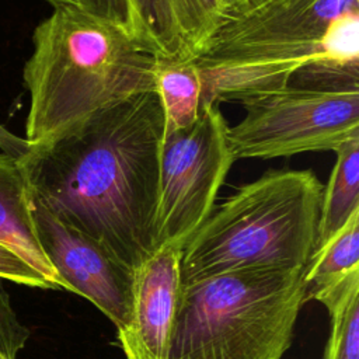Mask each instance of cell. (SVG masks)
<instances>
[{"label":"cell","mask_w":359,"mask_h":359,"mask_svg":"<svg viewBox=\"0 0 359 359\" xmlns=\"http://www.w3.org/2000/svg\"><path fill=\"white\" fill-rule=\"evenodd\" d=\"M32 43L22 72L31 144L49 143L97 112L156 91L157 52L133 31L77 7H53L36 25Z\"/></svg>","instance_id":"obj_2"},{"label":"cell","mask_w":359,"mask_h":359,"mask_svg":"<svg viewBox=\"0 0 359 359\" xmlns=\"http://www.w3.org/2000/svg\"><path fill=\"white\" fill-rule=\"evenodd\" d=\"M309 300L320 302L330 314L324 359H359V268L316 290Z\"/></svg>","instance_id":"obj_12"},{"label":"cell","mask_w":359,"mask_h":359,"mask_svg":"<svg viewBox=\"0 0 359 359\" xmlns=\"http://www.w3.org/2000/svg\"><path fill=\"white\" fill-rule=\"evenodd\" d=\"M31 147L32 144L27 142L25 137L14 135L0 123V151L15 158H21L31 150Z\"/></svg>","instance_id":"obj_21"},{"label":"cell","mask_w":359,"mask_h":359,"mask_svg":"<svg viewBox=\"0 0 359 359\" xmlns=\"http://www.w3.org/2000/svg\"><path fill=\"white\" fill-rule=\"evenodd\" d=\"M77 8L98 20L133 31L129 0H77Z\"/></svg>","instance_id":"obj_20"},{"label":"cell","mask_w":359,"mask_h":359,"mask_svg":"<svg viewBox=\"0 0 359 359\" xmlns=\"http://www.w3.org/2000/svg\"><path fill=\"white\" fill-rule=\"evenodd\" d=\"M304 266L181 285L168 359H282L306 303Z\"/></svg>","instance_id":"obj_5"},{"label":"cell","mask_w":359,"mask_h":359,"mask_svg":"<svg viewBox=\"0 0 359 359\" xmlns=\"http://www.w3.org/2000/svg\"><path fill=\"white\" fill-rule=\"evenodd\" d=\"M181 250L160 248L132 272L128 321L118 328L126 359H168L181 292Z\"/></svg>","instance_id":"obj_9"},{"label":"cell","mask_w":359,"mask_h":359,"mask_svg":"<svg viewBox=\"0 0 359 359\" xmlns=\"http://www.w3.org/2000/svg\"><path fill=\"white\" fill-rule=\"evenodd\" d=\"M133 31L161 60L188 59L181 42L170 0H129Z\"/></svg>","instance_id":"obj_15"},{"label":"cell","mask_w":359,"mask_h":359,"mask_svg":"<svg viewBox=\"0 0 359 359\" xmlns=\"http://www.w3.org/2000/svg\"><path fill=\"white\" fill-rule=\"evenodd\" d=\"M46 1H49L53 7H60V6L77 7V0H46Z\"/></svg>","instance_id":"obj_23"},{"label":"cell","mask_w":359,"mask_h":359,"mask_svg":"<svg viewBox=\"0 0 359 359\" xmlns=\"http://www.w3.org/2000/svg\"><path fill=\"white\" fill-rule=\"evenodd\" d=\"M323 184L311 170H268L215 206L181 250V285L252 269H292L314 251Z\"/></svg>","instance_id":"obj_4"},{"label":"cell","mask_w":359,"mask_h":359,"mask_svg":"<svg viewBox=\"0 0 359 359\" xmlns=\"http://www.w3.org/2000/svg\"><path fill=\"white\" fill-rule=\"evenodd\" d=\"M227 132L229 123L215 104L201 107L191 126L164 129L153 226L154 252L165 247L182 250L213 210L236 161Z\"/></svg>","instance_id":"obj_6"},{"label":"cell","mask_w":359,"mask_h":359,"mask_svg":"<svg viewBox=\"0 0 359 359\" xmlns=\"http://www.w3.org/2000/svg\"><path fill=\"white\" fill-rule=\"evenodd\" d=\"M188 59L194 57L224 20L217 0H170Z\"/></svg>","instance_id":"obj_16"},{"label":"cell","mask_w":359,"mask_h":359,"mask_svg":"<svg viewBox=\"0 0 359 359\" xmlns=\"http://www.w3.org/2000/svg\"><path fill=\"white\" fill-rule=\"evenodd\" d=\"M164 114L132 95L18 158L31 196L133 272L154 254Z\"/></svg>","instance_id":"obj_1"},{"label":"cell","mask_w":359,"mask_h":359,"mask_svg":"<svg viewBox=\"0 0 359 359\" xmlns=\"http://www.w3.org/2000/svg\"><path fill=\"white\" fill-rule=\"evenodd\" d=\"M217 1H219L220 7L223 8L224 15H226L227 13L234 11V10H238V8H241V7H244V6L250 4V3H252L254 0H217Z\"/></svg>","instance_id":"obj_22"},{"label":"cell","mask_w":359,"mask_h":359,"mask_svg":"<svg viewBox=\"0 0 359 359\" xmlns=\"http://www.w3.org/2000/svg\"><path fill=\"white\" fill-rule=\"evenodd\" d=\"M240 104L245 115L227 132L236 160L335 151L351 137L359 136V91L285 87Z\"/></svg>","instance_id":"obj_7"},{"label":"cell","mask_w":359,"mask_h":359,"mask_svg":"<svg viewBox=\"0 0 359 359\" xmlns=\"http://www.w3.org/2000/svg\"><path fill=\"white\" fill-rule=\"evenodd\" d=\"M156 91L164 114V129L191 126L201 111L202 80L189 60H161L156 73Z\"/></svg>","instance_id":"obj_13"},{"label":"cell","mask_w":359,"mask_h":359,"mask_svg":"<svg viewBox=\"0 0 359 359\" xmlns=\"http://www.w3.org/2000/svg\"><path fill=\"white\" fill-rule=\"evenodd\" d=\"M359 0H254L230 11L189 60L202 80L201 107L241 102L286 87L302 66L345 63L338 28Z\"/></svg>","instance_id":"obj_3"},{"label":"cell","mask_w":359,"mask_h":359,"mask_svg":"<svg viewBox=\"0 0 359 359\" xmlns=\"http://www.w3.org/2000/svg\"><path fill=\"white\" fill-rule=\"evenodd\" d=\"M32 213L41 247L65 290L90 300L116 330L123 327L130 310L132 272L97 241L60 222L34 199Z\"/></svg>","instance_id":"obj_8"},{"label":"cell","mask_w":359,"mask_h":359,"mask_svg":"<svg viewBox=\"0 0 359 359\" xmlns=\"http://www.w3.org/2000/svg\"><path fill=\"white\" fill-rule=\"evenodd\" d=\"M0 278L14 283L52 289L50 283L11 248L0 244Z\"/></svg>","instance_id":"obj_19"},{"label":"cell","mask_w":359,"mask_h":359,"mask_svg":"<svg viewBox=\"0 0 359 359\" xmlns=\"http://www.w3.org/2000/svg\"><path fill=\"white\" fill-rule=\"evenodd\" d=\"M0 244L11 248L52 286L63 282L46 258L34 222L32 198L18 158L0 151Z\"/></svg>","instance_id":"obj_10"},{"label":"cell","mask_w":359,"mask_h":359,"mask_svg":"<svg viewBox=\"0 0 359 359\" xmlns=\"http://www.w3.org/2000/svg\"><path fill=\"white\" fill-rule=\"evenodd\" d=\"M28 338L29 330L20 321L0 278V359H17Z\"/></svg>","instance_id":"obj_18"},{"label":"cell","mask_w":359,"mask_h":359,"mask_svg":"<svg viewBox=\"0 0 359 359\" xmlns=\"http://www.w3.org/2000/svg\"><path fill=\"white\" fill-rule=\"evenodd\" d=\"M286 87L325 93L359 91V65L311 62L293 72Z\"/></svg>","instance_id":"obj_17"},{"label":"cell","mask_w":359,"mask_h":359,"mask_svg":"<svg viewBox=\"0 0 359 359\" xmlns=\"http://www.w3.org/2000/svg\"><path fill=\"white\" fill-rule=\"evenodd\" d=\"M335 153V164L323 188L314 251L323 247L353 212L359 210V136L346 140Z\"/></svg>","instance_id":"obj_11"},{"label":"cell","mask_w":359,"mask_h":359,"mask_svg":"<svg viewBox=\"0 0 359 359\" xmlns=\"http://www.w3.org/2000/svg\"><path fill=\"white\" fill-rule=\"evenodd\" d=\"M359 268V210L304 265L306 303L318 289L342 279Z\"/></svg>","instance_id":"obj_14"}]
</instances>
